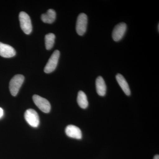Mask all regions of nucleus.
<instances>
[{"instance_id": "5", "label": "nucleus", "mask_w": 159, "mask_h": 159, "mask_svg": "<svg viewBox=\"0 0 159 159\" xmlns=\"http://www.w3.org/2000/svg\"><path fill=\"white\" fill-rule=\"evenodd\" d=\"M25 118L29 125L33 127H37L39 124V118L37 112L32 109L26 111Z\"/></svg>"}, {"instance_id": "13", "label": "nucleus", "mask_w": 159, "mask_h": 159, "mask_svg": "<svg viewBox=\"0 0 159 159\" xmlns=\"http://www.w3.org/2000/svg\"><path fill=\"white\" fill-rule=\"evenodd\" d=\"M77 102L81 108L85 109L88 107L89 102L87 97L84 92L82 91H79L77 96Z\"/></svg>"}, {"instance_id": "10", "label": "nucleus", "mask_w": 159, "mask_h": 159, "mask_svg": "<svg viewBox=\"0 0 159 159\" xmlns=\"http://www.w3.org/2000/svg\"><path fill=\"white\" fill-rule=\"evenodd\" d=\"M97 94L100 96H104L106 93L107 86L104 80L101 76L97 77L96 82Z\"/></svg>"}, {"instance_id": "9", "label": "nucleus", "mask_w": 159, "mask_h": 159, "mask_svg": "<svg viewBox=\"0 0 159 159\" xmlns=\"http://www.w3.org/2000/svg\"><path fill=\"white\" fill-rule=\"evenodd\" d=\"M66 133L70 138L77 139H81L82 132L80 129L74 125H69L66 127Z\"/></svg>"}, {"instance_id": "3", "label": "nucleus", "mask_w": 159, "mask_h": 159, "mask_svg": "<svg viewBox=\"0 0 159 159\" xmlns=\"http://www.w3.org/2000/svg\"><path fill=\"white\" fill-rule=\"evenodd\" d=\"M59 57V51L58 50L54 51L45 67L44 70L45 73L46 74H50L56 69L58 64Z\"/></svg>"}, {"instance_id": "15", "label": "nucleus", "mask_w": 159, "mask_h": 159, "mask_svg": "<svg viewBox=\"0 0 159 159\" xmlns=\"http://www.w3.org/2000/svg\"><path fill=\"white\" fill-rule=\"evenodd\" d=\"M3 114H4V111H3V109L0 107V118L3 116Z\"/></svg>"}, {"instance_id": "16", "label": "nucleus", "mask_w": 159, "mask_h": 159, "mask_svg": "<svg viewBox=\"0 0 159 159\" xmlns=\"http://www.w3.org/2000/svg\"><path fill=\"white\" fill-rule=\"evenodd\" d=\"M153 159H159V156L158 155H156L154 157Z\"/></svg>"}, {"instance_id": "2", "label": "nucleus", "mask_w": 159, "mask_h": 159, "mask_svg": "<svg viewBox=\"0 0 159 159\" xmlns=\"http://www.w3.org/2000/svg\"><path fill=\"white\" fill-rule=\"evenodd\" d=\"M19 20L21 29L27 34H31L32 30L31 18L25 11H21L19 14Z\"/></svg>"}, {"instance_id": "11", "label": "nucleus", "mask_w": 159, "mask_h": 159, "mask_svg": "<svg viewBox=\"0 0 159 159\" xmlns=\"http://www.w3.org/2000/svg\"><path fill=\"white\" fill-rule=\"evenodd\" d=\"M116 79L125 95L127 96H130L131 93L129 86L123 76L121 74H118L116 76Z\"/></svg>"}, {"instance_id": "1", "label": "nucleus", "mask_w": 159, "mask_h": 159, "mask_svg": "<svg viewBox=\"0 0 159 159\" xmlns=\"http://www.w3.org/2000/svg\"><path fill=\"white\" fill-rule=\"evenodd\" d=\"M25 80V77L22 75L17 74L12 77L9 83V90L12 96L17 95L21 86Z\"/></svg>"}, {"instance_id": "6", "label": "nucleus", "mask_w": 159, "mask_h": 159, "mask_svg": "<svg viewBox=\"0 0 159 159\" xmlns=\"http://www.w3.org/2000/svg\"><path fill=\"white\" fill-rule=\"evenodd\" d=\"M88 24L87 16L84 13H80L77 17L76 24V31L79 35H83L86 31Z\"/></svg>"}, {"instance_id": "14", "label": "nucleus", "mask_w": 159, "mask_h": 159, "mask_svg": "<svg viewBox=\"0 0 159 159\" xmlns=\"http://www.w3.org/2000/svg\"><path fill=\"white\" fill-rule=\"evenodd\" d=\"M55 39V35L53 33H49L46 34L45 37V41L47 50H50L54 46Z\"/></svg>"}, {"instance_id": "8", "label": "nucleus", "mask_w": 159, "mask_h": 159, "mask_svg": "<svg viewBox=\"0 0 159 159\" xmlns=\"http://www.w3.org/2000/svg\"><path fill=\"white\" fill-rule=\"evenodd\" d=\"M16 54L15 50L11 46L0 42V56L5 58L14 57Z\"/></svg>"}, {"instance_id": "12", "label": "nucleus", "mask_w": 159, "mask_h": 159, "mask_svg": "<svg viewBox=\"0 0 159 159\" xmlns=\"http://www.w3.org/2000/svg\"><path fill=\"white\" fill-rule=\"evenodd\" d=\"M56 12L52 9H49L45 14L42 15L41 16L42 20L45 23L52 24L56 19Z\"/></svg>"}, {"instance_id": "7", "label": "nucleus", "mask_w": 159, "mask_h": 159, "mask_svg": "<svg viewBox=\"0 0 159 159\" xmlns=\"http://www.w3.org/2000/svg\"><path fill=\"white\" fill-rule=\"evenodd\" d=\"M127 26L125 23H120L116 26L113 30L112 38L114 41H119L122 39L126 31Z\"/></svg>"}, {"instance_id": "4", "label": "nucleus", "mask_w": 159, "mask_h": 159, "mask_svg": "<svg viewBox=\"0 0 159 159\" xmlns=\"http://www.w3.org/2000/svg\"><path fill=\"white\" fill-rule=\"evenodd\" d=\"M32 99L35 105L41 111L46 113L50 111L51 104L47 99L37 95H34Z\"/></svg>"}]
</instances>
